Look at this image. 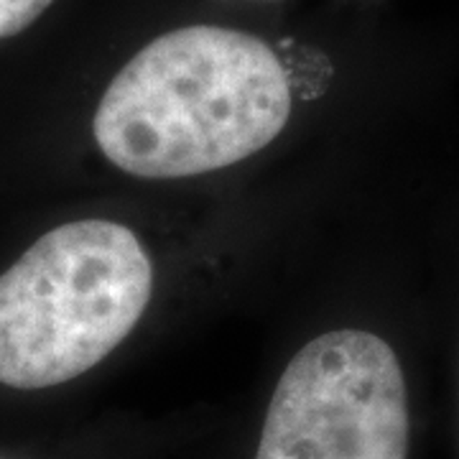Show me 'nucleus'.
I'll return each instance as SVG.
<instances>
[{"instance_id":"nucleus-3","label":"nucleus","mask_w":459,"mask_h":459,"mask_svg":"<svg viewBox=\"0 0 459 459\" xmlns=\"http://www.w3.org/2000/svg\"><path fill=\"white\" fill-rule=\"evenodd\" d=\"M409 431L394 347L373 332L334 329L281 373L255 459H406Z\"/></svg>"},{"instance_id":"nucleus-4","label":"nucleus","mask_w":459,"mask_h":459,"mask_svg":"<svg viewBox=\"0 0 459 459\" xmlns=\"http://www.w3.org/2000/svg\"><path fill=\"white\" fill-rule=\"evenodd\" d=\"M54 0H0V39L29 29Z\"/></svg>"},{"instance_id":"nucleus-1","label":"nucleus","mask_w":459,"mask_h":459,"mask_svg":"<svg viewBox=\"0 0 459 459\" xmlns=\"http://www.w3.org/2000/svg\"><path fill=\"white\" fill-rule=\"evenodd\" d=\"M291 87L265 41L222 26L153 39L123 66L95 113L105 159L141 179L238 164L289 123Z\"/></svg>"},{"instance_id":"nucleus-2","label":"nucleus","mask_w":459,"mask_h":459,"mask_svg":"<svg viewBox=\"0 0 459 459\" xmlns=\"http://www.w3.org/2000/svg\"><path fill=\"white\" fill-rule=\"evenodd\" d=\"M151 291V258L126 225L47 232L0 276V383L41 391L92 370L141 322Z\"/></svg>"}]
</instances>
